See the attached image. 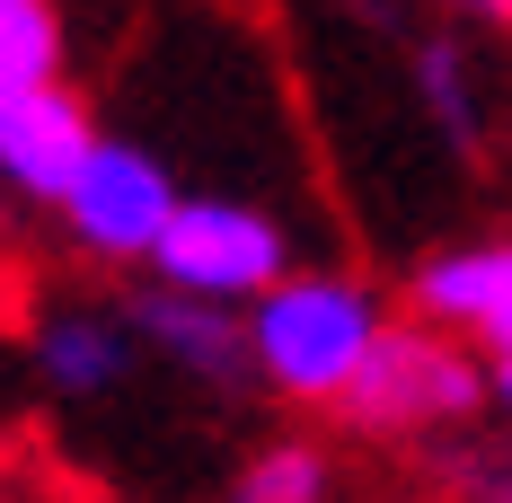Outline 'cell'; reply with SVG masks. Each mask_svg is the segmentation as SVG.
I'll list each match as a JSON object with an SVG mask.
<instances>
[{"label": "cell", "instance_id": "8fae6325", "mask_svg": "<svg viewBox=\"0 0 512 503\" xmlns=\"http://www.w3.org/2000/svg\"><path fill=\"white\" fill-rule=\"evenodd\" d=\"M230 503H327V451L318 442H274L239 468Z\"/></svg>", "mask_w": 512, "mask_h": 503}, {"label": "cell", "instance_id": "7c38bea8", "mask_svg": "<svg viewBox=\"0 0 512 503\" xmlns=\"http://www.w3.org/2000/svg\"><path fill=\"white\" fill-rule=\"evenodd\" d=\"M442 486L460 503H512V433H477L442 459Z\"/></svg>", "mask_w": 512, "mask_h": 503}, {"label": "cell", "instance_id": "7a4b0ae2", "mask_svg": "<svg viewBox=\"0 0 512 503\" xmlns=\"http://www.w3.org/2000/svg\"><path fill=\"white\" fill-rule=\"evenodd\" d=\"M486 398H495V380H486L477 345H460L451 327H433V318L407 309V318L380 327L362 380L345 389V415H354L362 433L407 442V433H451V424H468Z\"/></svg>", "mask_w": 512, "mask_h": 503}, {"label": "cell", "instance_id": "4fadbf2b", "mask_svg": "<svg viewBox=\"0 0 512 503\" xmlns=\"http://www.w3.org/2000/svg\"><path fill=\"white\" fill-rule=\"evenodd\" d=\"M486 380H495V406L512 415V353H495V362H486Z\"/></svg>", "mask_w": 512, "mask_h": 503}, {"label": "cell", "instance_id": "277c9868", "mask_svg": "<svg viewBox=\"0 0 512 503\" xmlns=\"http://www.w3.org/2000/svg\"><path fill=\"white\" fill-rule=\"evenodd\" d=\"M177 203L186 186L168 177V159L151 142H133V133H98V151L80 168V186L62 195V221H71V239L89 256H115V265H133V256H159L168 239V221H177Z\"/></svg>", "mask_w": 512, "mask_h": 503}, {"label": "cell", "instance_id": "ba28073f", "mask_svg": "<svg viewBox=\"0 0 512 503\" xmlns=\"http://www.w3.org/2000/svg\"><path fill=\"white\" fill-rule=\"evenodd\" d=\"M36 362H45V380L62 398H106L133 371V327H115L98 309H62V318H45V336H36Z\"/></svg>", "mask_w": 512, "mask_h": 503}, {"label": "cell", "instance_id": "6da1fadb", "mask_svg": "<svg viewBox=\"0 0 512 503\" xmlns=\"http://www.w3.org/2000/svg\"><path fill=\"white\" fill-rule=\"evenodd\" d=\"M380 327L389 318L371 301V283L336 274V265H309V274L274 283L248 309V371L301 406H345V389L362 380V362L380 345Z\"/></svg>", "mask_w": 512, "mask_h": 503}, {"label": "cell", "instance_id": "8992f818", "mask_svg": "<svg viewBox=\"0 0 512 503\" xmlns=\"http://www.w3.org/2000/svg\"><path fill=\"white\" fill-rule=\"evenodd\" d=\"M98 151V124H89V98L71 89H36V98L0 106V177L36 203H62L80 186V168Z\"/></svg>", "mask_w": 512, "mask_h": 503}, {"label": "cell", "instance_id": "9c48e42d", "mask_svg": "<svg viewBox=\"0 0 512 503\" xmlns=\"http://www.w3.org/2000/svg\"><path fill=\"white\" fill-rule=\"evenodd\" d=\"M62 89V9L53 0H0V106Z\"/></svg>", "mask_w": 512, "mask_h": 503}, {"label": "cell", "instance_id": "52a82bcc", "mask_svg": "<svg viewBox=\"0 0 512 503\" xmlns=\"http://www.w3.org/2000/svg\"><path fill=\"white\" fill-rule=\"evenodd\" d=\"M133 336L159 345L177 371H195V380L248 371V318H230V309H212V301H186V292H142L133 301Z\"/></svg>", "mask_w": 512, "mask_h": 503}, {"label": "cell", "instance_id": "30bf717a", "mask_svg": "<svg viewBox=\"0 0 512 503\" xmlns=\"http://www.w3.org/2000/svg\"><path fill=\"white\" fill-rule=\"evenodd\" d=\"M415 98H424V115H433L451 142H477V133H486V115H477V71H468L460 36H424V45H415Z\"/></svg>", "mask_w": 512, "mask_h": 503}, {"label": "cell", "instance_id": "3957f363", "mask_svg": "<svg viewBox=\"0 0 512 503\" xmlns=\"http://www.w3.org/2000/svg\"><path fill=\"white\" fill-rule=\"evenodd\" d=\"M151 265H159V292H186V301H212V309H239V301L256 309L274 283H292V239L248 195H186Z\"/></svg>", "mask_w": 512, "mask_h": 503}, {"label": "cell", "instance_id": "5bb4252c", "mask_svg": "<svg viewBox=\"0 0 512 503\" xmlns=\"http://www.w3.org/2000/svg\"><path fill=\"white\" fill-rule=\"evenodd\" d=\"M468 18H486V27H512V0H460Z\"/></svg>", "mask_w": 512, "mask_h": 503}, {"label": "cell", "instance_id": "5b68a950", "mask_svg": "<svg viewBox=\"0 0 512 503\" xmlns=\"http://www.w3.org/2000/svg\"><path fill=\"white\" fill-rule=\"evenodd\" d=\"M415 318L451 327L460 345H477L486 362L512 353V239H468L415 265Z\"/></svg>", "mask_w": 512, "mask_h": 503}]
</instances>
